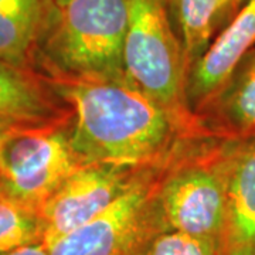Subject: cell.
Instances as JSON below:
<instances>
[{
	"mask_svg": "<svg viewBox=\"0 0 255 255\" xmlns=\"http://www.w3.org/2000/svg\"><path fill=\"white\" fill-rule=\"evenodd\" d=\"M48 80L71 111L70 140L81 166L147 170L170 162L193 137L210 136L199 119L169 111L128 80Z\"/></svg>",
	"mask_w": 255,
	"mask_h": 255,
	"instance_id": "1",
	"label": "cell"
},
{
	"mask_svg": "<svg viewBox=\"0 0 255 255\" xmlns=\"http://www.w3.org/2000/svg\"><path fill=\"white\" fill-rule=\"evenodd\" d=\"M128 0H70L57 7L37 47V64L54 80L124 81Z\"/></svg>",
	"mask_w": 255,
	"mask_h": 255,
	"instance_id": "2",
	"label": "cell"
},
{
	"mask_svg": "<svg viewBox=\"0 0 255 255\" xmlns=\"http://www.w3.org/2000/svg\"><path fill=\"white\" fill-rule=\"evenodd\" d=\"M231 140L190 139L164 169L157 200L167 230L221 243ZM221 251V248H220Z\"/></svg>",
	"mask_w": 255,
	"mask_h": 255,
	"instance_id": "3",
	"label": "cell"
},
{
	"mask_svg": "<svg viewBox=\"0 0 255 255\" xmlns=\"http://www.w3.org/2000/svg\"><path fill=\"white\" fill-rule=\"evenodd\" d=\"M124 67L137 90L180 117L199 119L186 104L189 68L164 0H128Z\"/></svg>",
	"mask_w": 255,
	"mask_h": 255,
	"instance_id": "4",
	"label": "cell"
},
{
	"mask_svg": "<svg viewBox=\"0 0 255 255\" xmlns=\"http://www.w3.org/2000/svg\"><path fill=\"white\" fill-rule=\"evenodd\" d=\"M71 115L14 127L0 145V193L34 211L81 166L70 140Z\"/></svg>",
	"mask_w": 255,
	"mask_h": 255,
	"instance_id": "5",
	"label": "cell"
},
{
	"mask_svg": "<svg viewBox=\"0 0 255 255\" xmlns=\"http://www.w3.org/2000/svg\"><path fill=\"white\" fill-rule=\"evenodd\" d=\"M167 162L146 172L98 217L46 246L50 255H145L167 231L157 190Z\"/></svg>",
	"mask_w": 255,
	"mask_h": 255,
	"instance_id": "6",
	"label": "cell"
},
{
	"mask_svg": "<svg viewBox=\"0 0 255 255\" xmlns=\"http://www.w3.org/2000/svg\"><path fill=\"white\" fill-rule=\"evenodd\" d=\"M149 170L104 164L80 166L38 211L43 243L48 246L88 224Z\"/></svg>",
	"mask_w": 255,
	"mask_h": 255,
	"instance_id": "7",
	"label": "cell"
},
{
	"mask_svg": "<svg viewBox=\"0 0 255 255\" xmlns=\"http://www.w3.org/2000/svg\"><path fill=\"white\" fill-rule=\"evenodd\" d=\"M254 47L255 0H248L189 70L186 104L191 114L199 115Z\"/></svg>",
	"mask_w": 255,
	"mask_h": 255,
	"instance_id": "8",
	"label": "cell"
},
{
	"mask_svg": "<svg viewBox=\"0 0 255 255\" xmlns=\"http://www.w3.org/2000/svg\"><path fill=\"white\" fill-rule=\"evenodd\" d=\"M221 255H255V140H231Z\"/></svg>",
	"mask_w": 255,
	"mask_h": 255,
	"instance_id": "9",
	"label": "cell"
},
{
	"mask_svg": "<svg viewBox=\"0 0 255 255\" xmlns=\"http://www.w3.org/2000/svg\"><path fill=\"white\" fill-rule=\"evenodd\" d=\"M70 115L68 105L44 74L0 60V121L24 127L54 122Z\"/></svg>",
	"mask_w": 255,
	"mask_h": 255,
	"instance_id": "10",
	"label": "cell"
},
{
	"mask_svg": "<svg viewBox=\"0 0 255 255\" xmlns=\"http://www.w3.org/2000/svg\"><path fill=\"white\" fill-rule=\"evenodd\" d=\"M197 118L210 136L255 140V47Z\"/></svg>",
	"mask_w": 255,
	"mask_h": 255,
	"instance_id": "11",
	"label": "cell"
},
{
	"mask_svg": "<svg viewBox=\"0 0 255 255\" xmlns=\"http://www.w3.org/2000/svg\"><path fill=\"white\" fill-rule=\"evenodd\" d=\"M55 9L54 0H0V60L36 68L37 47Z\"/></svg>",
	"mask_w": 255,
	"mask_h": 255,
	"instance_id": "12",
	"label": "cell"
},
{
	"mask_svg": "<svg viewBox=\"0 0 255 255\" xmlns=\"http://www.w3.org/2000/svg\"><path fill=\"white\" fill-rule=\"evenodd\" d=\"M164 3L190 70L207 50L216 31L226 24L224 0H164Z\"/></svg>",
	"mask_w": 255,
	"mask_h": 255,
	"instance_id": "13",
	"label": "cell"
},
{
	"mask_svg": "<svg viewBox=\"0 0 255 255\" xmlns=\"http://www.w3.org/2000/svg\"><path fill=\"white\" fill-rule=\"evenodd\" d=\"M36 243H43L38 213L0 193V255Z\"/></svg>",
	"mask_w": 255,
	"mask_h": 255,
	"instance_id": "14",
	"label": "cell"
},
{
	"mask_svg": "<svg viewBox=\"0 0 255 255\" xmlns=\"http://www.w3.org/2000/svg\"><path fill=\"white\" fill-rule=\"evenodd\" d=\"M145 255H221V251L210 240L167 230L152 241Z\"/></svg>",
	"mask_w": 255,
	"mask_h": 255,
	"instance_id": "15",
	"label": "cell"
},
{
	"mask_svg": "<svg viewBox=\"0 0 255 255\" xmlns=\"http://www.w3.org/2000/svg\"><path fill=\"white\" fill-rule=\"evenodd\" d=\"M4 255H50L48 254V248L44 243H36V244H30V246L17 248L11 253H7Z\"/></svg>",
	"mask_w": 255,
	"mask_h": 255,
	"instance_id": "16",
	"label": "cell"
},
{
	"mask_svg": "<svg viewBox=\"0 0 255 255\" xmlns=\"http://www.w3.org/2000/svg\"><path fill=\"white\" fill-rule=\"evenodd\" d=\"M14 127H18V125H13V124H9V122L0 121V145H1V142L4 140V137L9 135V132Z\"/></svg>",
	"mask_w": 255,
	"mask_h": 255,
	"instance_id": "17",
	"label": "cell"
},
{
	"mask_svg": "<svg viewBox=\"0 0 255 255\" xmlns=\"http://www.w3.org/2000/svg\"><path fill=\"white\" fill-rule=\"evenodd\" d=\"M233 3H234V0H224V18H226V24L234 16V13H233Z\"/></svg>",
	"mask_w": 255,
	"mask_h": 255,
	"instance_id": "18",
	"label": "cell"
},
{
	"mask_svg": "<svg viewBox=\"0 0 255 255\" xmlns=\"http://www.w3.org/2000/svg\"><path fill=\"white\" fill-rule=\"evenodd\" d=\"M247 1H248V0H234V3H233V13L236 14L238 10L246 4ZM233 17H234V16H233Z\"/></svg>",
	"mask_w": 255,
	"mask_h": 255,
	"instance_id": "19",
	"label": "cell"
},
{
	"mask_svg": "<svg viewBox=\"0 0 255 255\" xmlns=\"http://www.w3.org/2000/svg\"><path fill=\"white\" fill-rule=\"evenodd\" d=\"M54 1H55V6H57V7H61V6H64V4H67L70 0H54Z\"/></svg>",
	"mask_w": 255,
	"mask_h": 255,
	"instance_id": "20",
	"label": "cell"
}]
</instances>
